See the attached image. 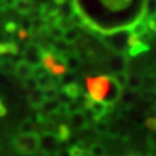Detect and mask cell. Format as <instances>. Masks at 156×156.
Returning <instances> with one entry per match:
<instances>
[{"mask_svg": "<svg viewBox=\"0 0 156 156\" xmlns=\"http://www.w3.org/2000/svg\"><path fill=\"white\" fill-rule=\"evenodd\" d=\"M88 96L95 102H102L111 105L120 97L122 86L115 76L96 75L86 79Z\"/></svg>", "mask_w": 156, "mask_h": 156, "instance_id": "6da1fadb", "label": "cell"}, {"mask_svg": "<svg viewBox=\"0 0 156 156\" xmlns=\"http://www.w3.org/2000/svg\"><path fill=\"white\" fill-rule=\"evenodd\" d=\"M41 64L45 71L55 75V76H62L67 71V65L64 62L62 57L57 56L56 53L51 51H43Z\"/></svg>", "mask_w": 156, "mask_h": 156, "instance_id": "7a4b0ae2", "label": "cell"}, {"mask_svg": "<svg viewBox=\"0 0 156 156\" xmlns=\"http://www.w3.org/2000/svg\"><path fill=\"white\" fill-rule=\"evenodd\" d=\"M14 146L21 154L31 155L39 149V135L33 133H21L14 139Z\"/></svg>", "mask_w": 156, "mask_h": 156, "instance_id": "3957f363", "label": "cell"}, {"mask_svg": "<svg viewBox=\"0 0 156 156\" xmlns=\"http://www.w3.org/2000/svg\"><path fill=\"white\" fill-rule=\"evenodd\" d=\"M59 147V140L56 134L50 132L39 135V149L46 154H55Z\"/></svg>", "mask_w": 156, "mask_h": 156, "instance_id": "277c9868", "label": "cell"}, {"mask_svg": "<svg viewBox=\"0 0 156 156\" xmlns=\"http://www.w3.org/2000/svg\"><path fill=\"white\" fill-rule=\"evenodd\" d=\"M42 52L43 50L39 48L38 45L30 44L26 48L24 53H23V59L33 66H38L41 64V58H42Z\"/></svg>", "mask_w": 156, "mask_h": 156, "instance_id": "5b68a950", "label": "cell"}, {"mask_svg": "<svg viewBox=\"0 0 156 156\" xmlns=\"http://www.w3.org/2000/svg\"><path fill=\"white\" fill-rule=\"evenodd\" d=\"M35 69H36V66H33L31 64H29L28 62H26V60L23 59L21 62H16L14 74L16 75L17 78L22 79V80H26V79H28V78L35 76Z\"/></svg>", "mask_w": 156, "mask_h": 156, "instance_id": "8992f818", "label": "cell"}, {"mask_svg": "<svg viewBox=\"0 0 156 156\" xmlns=\"http://www.w3.org/2000/svg\"><path fill=\"white\" fill-rule=\"evenodd\" d=\"M29 103L33 106H42V104L44 103V101L46 100L45 96V91L39 87H36L31 89L30 94H29Z\"/></svg>", "mask_w": 156, "mask_h": 156, "instance_id": "52a82bcc", "label": "cell"}, {"mask_svg": "<svg viewBox=\"0 0 156 156\" xmlns=\"http://www.w3.org/2000/svg\"><path fill=\"white\" fill-rule=\"evenodd\" d=\"M13 7L16 12H19L20 14H30L31 12L35 9V4L31 0H15Z\"/></svg>", "mask_w": 156, "mask_h": 156, "instance_id": "ba28073f", "label": "cell"}, {"mask_svg": "<svg viewBox=\"0 0 156 156\" xmlns=\"http://www.w3.org/2000/svg\"><path fill=\"white\" fill-rule=\"evenodd\" d=\"M69 127L75 129H81L87 125V118L81 111H75L69 117Z\"/></svg>", "mask_w": 156, "mask_h": 156, "instance_id": "9c48e42d", "label": "cell"}, {"mask_svg": "<svg viewBox=\"0 0 156 156\" xmlns=\"http://www.w3.org/2000/svg\"><path fill=\"white\" fill-rule=\"evenodd\" d=\"M19 52V48L13 42H4L0 43V56L5 55H16Z\"/></svg>", "mask_w": 156, "mask_h": 156, "instance_id": "30bf717a", "label": "cell"}, {"mask_svg": "<svg viewBox=\"0 0 156 156\" xmlns=\"http://www.w3.org/2000/svg\"><path fill=\"white\" fill-rule=\"evenodd\" d=\"M15 65L16 62H14L11 59H2L0 60V72L5 74H14Z\"/></svg>", "mask_w": 156, "mask_h": 156, "instance_id": "8fae6325", "label": "cell"}, {"mask_svg": "<svg viewBox=\"0 0 156 156\" xmlns=\"http://www.w3.org/2000/svg\"><path fill=\"white\" fill-rule=\"evenodd\" d=\"M81 93L80 87L75 83H68L64 87V94L66 95L68 98H76Z\"/></svg>", "mask_w": 156, "mask_h": 156, "instance_id": "7c38bea8", "label": "cell"}, {"mask_svg": "<svg viewBox=\"0 0 156 156\" xmlns=\"http://www.w3.org/2000/svg\"><path fill=\"white\" fill-rule=\"evenodd\" d=\"M56 135L59 141H66L71 135V127L67 125H60L58 126L56 131Z\"/></svg>", "mask_w": 156, "mask_h": 156, "instance_id": "4fadbf2b", "label": "cell"}, {"mask_svg": "<svg viewBox=\"0 0 156 156\" xmlns=\"http://www.w3.org/2000/svg\"><path fill=\"white\" fill-rule=\"evenodd\" d=\"M20 132H21V133H33V132H35V124H34L30 119L24 120V122L21 124Z\"/></svg>", "mask_w": 156, "mask_h": 156, "instance_id": "5bb4252c", "label": "cell"}, {"mask_svg": "<svg viewBox=\"0 0 156 156\" xmlns=\"http://www.w3.org/2000/svg\"><path fill=\"white\" fill-rule=\"evenodd\" d=\"M69 156H91L90 153L86 151L82 147H79V146H74L72 147L69 151H68Z\"/></svg>", "mask_w": 156, "mask_h": 156, "instance_id": "9a60e30c", "label": "cell"}, {"mask_svg": "<svg viewBox=\"0 0 156 156\" xmlns=\"http://www.w3.org/2000/svg\"><path fill=\"white\" fill-rule=\"evenodd\" d=\"M78 37V33L74 30V29H71V30H67L64 33V39L66 42H74V39Z\"/></svg>", "mask_w": 156, "mask_h": 156, "instance_id": "2e32d148", "label": "cell"}, {"mask_svg": "<svg viewBox=\"0 0 156 156\" xmlns=\"http://www.w3.org/2000/svg\"><path fill=\"white\" fill-rule=\"evenodd\" d=\"M146 125L151 131H156V117H148V119L146 120Z\"/></svg>", "mask_w": 156, "mask_h": 156, "instance_id": "e0dca14e", "label": "cell"}, {"mask_svg": "<svg viewBox=\"0 0 156 156\" xmlns=\"http://www.w3.org/2000/svg\"><path fill=\"white\" fill-rule=\"evenodd\" d=\"M16 30H17V26L15 24V23L11 22V23H7V24H6V31H8L9 34L15 33Z\"/></svg>", "mask_w": 156, "mask_h": 156, "instance_id": "ac0fdd59", "label": "cell"}, {"mask_svg": "<svg viewBox=\"0 0 156 156\" xmlns=\"http://www.w3.org/2000/svg\"><path fill=\"white\" fill-rule=\"evenodd\" d=\"M6 113H7V109H6L5 103H4V102H2V100L0 98V117H4V116H6Z\"/></svg>", "mask_w": 156, "mask_h": 156, "instance_id": "d6986e66", "label": "cell"}, {"mask_svg": "<svg viewBox=\"0 0 156 156\" xmlns=\"http://www.w3.org/2000/svg\"><path fill=\"white\" fill-rule=\"evenodd\" d=\"M27 36H28L27 31H24V30H19V37H20L21 39H24Z\"/></svg>", "mask_w": 156, "mask_h": 156, "instance_id": "ffe728a7", "label": "cell"}]
</instances>
